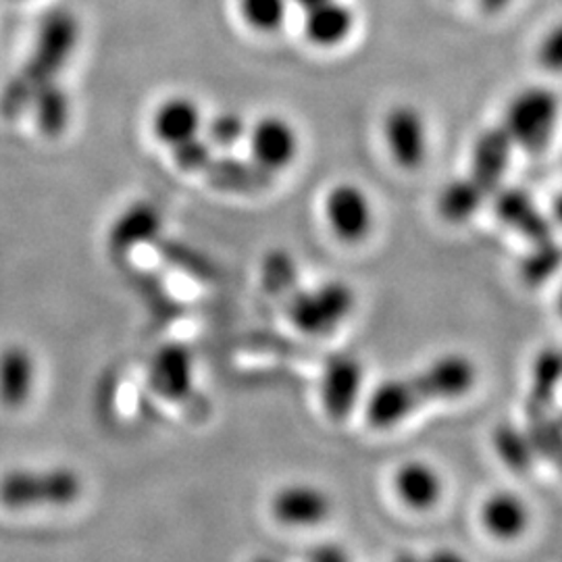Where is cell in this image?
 Segmentation results:
<instances>
[{
    "instance_id": "6da1fadb",
    "label": "cell",
    "mask_w": 562,
    "mask_h": 562,
    "mask_svg": "<svg viewBox=\"0 0 562 562\" xmlns=\"http://www.w3.org/2000/svg\"><path fill=\"white\" fill-rule=\"evenodd\" d=\"M477 367L464 355H443L408 378L380 383L367 402V423L390 429L408 419L425 402L454 401L473 390Z\"/></svg>"
},
{
    "instance_id": "7a4b0ae2",
    "label": "cell",
    "mask_w": 562,
    "mask_h": 562,
    "mask_svg": "<svg viewBox=\"0 0 562 562\" xmlns=\"http://www.w3.org/2000/svg\"><path fill=\"white\" fill-rule=\"evenodd\" d=\"M80 20L69 9H55L42 18L30 59L2 90V115L18 117L25 113L36 92L59 81L63 67L71 60L80 44Z\"/></svg>"
},
{
    "instance_id": "3957f363",
    "label": "cell",
    "mask_w": 562,
    "mask_h": 562,
    "mask_svg": "<svg viewBox=\"0 0 562 562\" xmlns=\"http://www.w3.org/2000/svg\"><path fill=\"white\" fill-rule=\"evenodd\" d=\"M81 494L83 480L71 467L13 469L0 477V504L9 510L69 506Z\"/></svg>"
},
{
    "instance_id": "277c9868",
    "label": "cell",
    "mask_w": 562,
    "mask_h": 562,
    "mask_svg": "<svg viewBox=\"0 0 562 562\" xmlns=\"http://www.w3.org/2000/svg\"><path fill=\"white\" fill-rule=\"evenodd\" d=\"M559 120V97L546 86H527L508 102L503 127L515 146L536 155L550 146Z\"/></svg>"
},
{
    "instance_id": "5b68a950",
    "label": "cell",
    "mask_w": 562,
    "mask_h": 562,
    "mask_svg": "<svg viewBox=\"0 0 562 562\" xmlns=\"http://www.w3.org/2000/svg\"><path fill=\"white\" fill-rule=\"evenodd\" d=\"M357 306V294L346 281H325L311 290H299L288 302V315L308 336H325L338 329Z\"/></svg>"
},
{
    "instance_id": "8992f818",
    "label": "cell",
    "mask_w": 562,
    "mask_h": 562,
    "mask_svg": "<svg viewBox=\"0 0 562 562\" xmlns=\"http://www.w3.org/2000/svg\"><path fill=\"white\" fill-rule=\"evenodd\" d=\"M325 220L338 240L359 244L367 240L373 229V202L359 183L341 181L325 196Z\"/></svg>"
},
{
    "instance_id": "52a82bcc",
    "label": "cell",
    "mask_w": 562,
    "mask_h": 562,
    "mask_svg": "<svg viewBox=\"0 0 562 562\" xmlns=\"http://www.w3.org/2000/svg\"><path fill=\"white\" fill-rule=\"evenodd\" d=\"M383 140L402 169H419L429 150V134L422 111L413 104L392 106L382 123Z\"/></svg>"
},
{
    "instance_id": "ba28073f",
    "label": "cell",
    "mask_w": 562,
    "mask_h": 562,
    "mask_svg": "<svg viewBox=\"0 0 562 562\" xmlns=\"http://www.w3.org/2000/svg\"><path fill=\"white\" fill-rule=\"evenodd\" d=\"M250 159L269 173H280L299 157V132L281 115H265L248 130Z\"/></svg>"
},
{
    "instance_id": "9c48e42d",
    "label": "cell",
    "mask_w": 562,
    "mask_h": 562,
    "mask_svg": "<svg viewBox=\"0 0 562 562\" xmlns=\"http://www.w3.org/2000/svg\"><path fill=\"white\" fill-rule=\"evenodd\" d=\"M364 369L361 361L352 355H336L331 357L322 378V402L325 413L340 422L352 413L361 398Z\"/></svg>"
},
{
    "instance_id": "30bf717a",
    "label": "cell",
    "mask_w": 562,
    "mask_h": 562,
    "mask_svg": "<svg viewBox=\"0 0 562 562\" xmlns=\"http://www.w3.org/2000/svg\"><path fill=\"white\" fill-rule=\"evenodd\" d=\"M273 517L292 527H315L322 525L334 510V503L327 492L311 483H292L281 487L271 503Z\"/></svg>"
},
{
    "instance_id": "8fae6325",
    "label": "cell",
    "mask_w": 562,
    "mask_h": 562,
    "mask_svg": "<svg viewBox=\"0 0 562 562\" xmlns=\"http://www.w3.org/2000/svg\"><path fill=\"white\" fill-rule=\"evenodd\" d=\"M38 362L23 344H9L0 350V404L9 411L25 406L34 394Z\"/></svg>"
},
{
    "instance_id": "7c38bea8",
    "label": "cell",
    "mask_w": 562,
    "mask_h": 562,
    "mask_svg": "<svg viewBox=\"0 0 562 562\" xmlns=\"http://www.w3.org/2000/svg\"><path fill=\"white\" fill-rule=\"evenodd\" d=\"M148 380L153 390L167 401H183L194 383V357L181 344H165L150 361Z\"/></svg>"
},
{
    "instance_id": "4fadbf2b",
    "label": "cell",
    "mask_w": 562,
    "mask_h": 562,
    "mask_svg": "<svg viewBox=\"0 0 562 562\" xmlns=\"http://www.w3.org/2000/svg\"><path fill=\"white\" fill-rule=\"evenodd\" d=\"M513 148H515V144L506 134L503 125L483 132L482 136L473 144L469 176L482 186L483 192L487 196L501 190L504 173L510 165Z\"/></svg>"
},
{
    "instance_id": "5bb4252c",
    "label": "cell",
    "mask_w": 562,
    "mask_h": 562,
    "mask_svg": "<svg viewBox=\"0 0 562 562\" xmlns=\"http://www.w3.org/2000/svg\"><path fill=\"white\" fill-rule=\"evenodd\" d=\"M202 130L204 117L199 102L183 94L165 99L153 115V132L157 140L171 148L201 136Z\"/></svg>"
},
{
    "instance_id": "9a60e30c",
    "label": "cell",
    "mask_w": 562,
    "mask_h": 562,
    "mask_svg": "<svg viewBox=\"0 0 562 562\" xmlns=\"http://www.w3.org/2000/svg\"><path fill=\"white\" fill-rule=\"evenodd\" d=\"M357 25L355 11L341 0H327L304 11V38L317 48H336L350 38Z\"/></svg>"
},
{
    "instance_id": "2e32d148",
    "label": "cell",
    "mask_w": 562,
    "mask_h": 562,
    "mask_svg": "<svg viewBox=\"0 0 562 562\" xmlns=\"http://www.w3.org/2000/svg\"><path fill=\"white\" fill-rule=\"evenodd\" d=\"M162 213L157 204L138 201L130 204L109 229V244L117 252L157 240L161 236Z\"/></svg>"
},
{
    "instance_id": "e0dca14e",
    "label": "cell",
    "mask_w": 562,
    "mask_h": 562,
    "mask_svg": "<svg viewBox=\"0 0 562 562\" xmlns=\"http://www.w3.org/2000/svg\"><path fill=\"white\" fill-rule=\"evenodd\" d=\"M496 194V215L501 217V222L517 229L531 244L552 240V225L536 209L527 192L517 188H501Z\"/></svg>"
},
{
    "instance_id": "ac0fdd59",
    "label": "cell",
    "mask_w": 562,
    "mask_h": 562,
    "mask_svg": "<svg viewBox=\"0 0 562 562\" xmlns=\"http://www.w3.org/2000/svg\"><path fill=\"white\" fill-rule=\"evenodd\" d=\"M206 180L211 181L217 190L236 192V194H252L271 186L273 173L265 171L261 165L252 159H238L232 155L213 157L209 167L202 171Z\"/></svg>"
},
{
    "instance_id": "d6986e66",
    "label": "cell",
    "mask_w": 562,
    "mask_h": 562,
    "mask_svg": "<svg viewBox=\"0 0 562 562\" xmlns=\"http://www.w3.org/2000/svg\"><path fill=\"white\" fill-rule=\"evenodd\" d=\"M482 522L496 540H517L527 531L531 513L517 494L496 492L483 503Z\"/></svg>"
},
{
    "instance_id": "ffe728a7",
    "label": "cell",
    "mask_w": 562,
    "mask_h": 562,
    "mask_svg": "<svg viewBox=\"0 0 562 562\" xmlns=\"http://www.w3.org/2000/svg\"><path fill=\"white\" fill-rule=\"evenodd\" d=\"M394 487L402 503L415 510H429L442 498L443 483L440 473L422 461L404 462L396 477Z\"/></svg>"
},
{
    "instance_id": "44dd1931",
    "label": "cell",
    "mask_w": 562,
    "mask_h": 562,
    "mask_svg": "<svg viewBox=\"0 0 562 562\" xmlns=\"http://www.w3.org/2000/svg\"><path fill=\"white\" fill-rule=\"evenodd\" d=\"M27 111L34 115L44 136H60L71 121V97L59 81L42 88L30 102Z\"/></svg>"
},
{
    "instance_id": "7402d4cb",
    "label": "cell",
    "mask_w": 562,
    "mask_h": 562,
    "mask_svg": "<svg viewBox=\"0 0 562 562\" xmlns=\"http://www.w3.org/2000/svg\"><path fill=\"white\" fill-rule=\"evenodd\" d=\"M485 199L487 194L482 186L467 176L443 186L438 196V211L448 223H464L482 209Z\"/></svg>"
},
{
    "instance_id": "603a6c76",
    "label": "cell",
    "mask_w": 562,
    "mask_h": 562,
    "mask_svg": "<svg viewBox=\"0 0 562 562\" xmlns=\"http://www.w3.org/2000/svg\"><path fill=\"white\" fill-rule=\"evenodd\" d=\"M562 383V350L546 348L533 362L531 369V394L529 408L536 417L543 415L546 406L557 396V390Z\"/></svg>"
},
{
    "instance_id": "cb8c5ba5",
    "label": "cell",
    "mask_w": 562,
    "mask_h": 562,
    "mask_svg": "<svg viewBox=\"0 0 562 562\" xmlns=\"http://www.w3.org/2000/svg\"><path fill=\"white\" fill-rule=\"evenodd\" d=\"M494 448L501 461L515 473H527L538 457L533 443L529 440V434H522L521 429L508 423H503L494 431Z\"/></svg>"
},
{
    "instance_id": "d4e9b609",
    "label": "cell",
    "mask_w": 562,
    "mask_h": 562,
    "mask_svg": "<svg viewBox=\"0 0 562 562\" xmlns=\"http://www.w3.org/2000/svg\"><path fill=\"white\" fill-rule=\"evenodd\" d=\"M290 4V0H238V13L250 30L273 34L288 20Z\"/></svg>"
},
{
    "instance_id": "484cf974",
    "label": "cell",
    "mask_w": 562,
    "mask_h": 562,
    "mask_svg": "<svg viewBox=\"0 0 562 562\" xmlns=\"http://www.w3.org/2000/svg\"><path fill=\"white\" fill-rule=\"evenodd\" d=\"M562 267V248L554 240L533 244L531 252L522 259L521 276L529 285H542Z\"/></svg>"
},
{
    "instance_id": "4316f807",
    "label": "cell",
    "mask_w": 562,
    "mask_h": 562,
    "mask_svg": "<svg viewBox=\"0 0 562 562\" xmlns=\"http://www.w3.org/2000/svg\"><path fill=\"white\" fill-rule=\"evenodd\" d=\"M250 125L236 111H222L213 115L211 120L204 121V138L213 148L232 150L240 142L248 138Z\"/></svg>"
},
{
    "instance_id": "83f0119b",
    "label": "cell",
    "mask_w": 562,
    "mask_h": 562,
    "mask_svg": "<svg viewBox=\"0 0 562 562\" xmlns=\"http://www.w3.org/2000/svg\"><path fill=\"white\" fill-rule=\"evenodd\" d=\"M213 150L215 148L209 144L206 138L196 136L192 140L183 142L180 146L171 148V157H173V162L183 171H188V173H202L209 167V162L213 161V157H215Z\"/></svg>"
},
{
    "instance_id": "f1b7e54d",
    "label": "cell",
    "mask_w": 562,
    "mask_h": 562,
    "mask_svg": "<svg viewBox=\"0 0 562 562\" xmlns=\"http://www.w3.org/2000/svg\"><path fill=\"white\" fill-rule=\"evenodd\" d=\"M262 281L267 290L280 294L290 288H294L296 281V267L290 255L285 252H271L262 265Z\"/></svg>"
},
{
    "instance_id": "f546056e",
    "label": "cell",
    "mask_w": 562,
    "mask_h": 562,
    "mask_svg": "<svg viewBox=\"0 0 562 562\" xmlns=\"http://www.w3.org/2000/svg\"><path fill=\"white\" fill-rule=\"evenodd\" d=\"M529 440L533 443L536 454L559 461L562 457V423L540 415L536 427L529 431Z\"/></svg>"
},
{
    "instance_id": "4dcf8cb0",
    "label": "cell",
    "mask_w": 562,
    "mask_h": 562,
    "mask_svg": "<svg viewBox=\"0 0 562 562\" xmlns=\"http://www.w3.org/2000/svg\"><path fill=\"white\" fill-rule=\"evenodd\" d=\"M538 60L550 74H562V21L543 34L538 46Z\"/></svg>"
},
{
    "instance_id": "1f68e13d",
    "label": "cell",
    "mask_w": 562,
    "mask_h": 562,
    "mask_svg": "<svg viewBox=\"0 0 562 562\" xmlns=\"http://www.w3.org/2000/svg\"><path fill=\"white\" fill-rule=\"evenodd\" d=\"M308 562H350V557L336 543H322L311 550Z\"/></svg>"
},
{
    "instance_id": "d6a6232c",
    "label": "cell",
    "mask_w": 562,
    "mask_h": 562,
    "mask_svg": "<svg viewBox=\"0 0 562 562\" xmlns=\"http://www.w3.org/2000/svg\"><path fill=\"white\" fill-rule=\"evenodd\" d=\"M396 562H469L467 559H462L459 552H452V550H438V552H431L427 559H419V557H413V554H402L396 559Z\"/></svg>"
},
{
    "instance_id": "836d02e7",
    "label": "cell",
    "mask_w": 562,
    "mask_h": 562,
    "mask_svg": "<svg viewBox=\"0 0 562 562\" xmlns=\"http://www.w3.org/2000/svg\"><path fill=\"white\" fill-rule=\"evenodd\" d=\"M477 2H480L482 11H485V13L498 15V13H503L504 9H506L513 0H477Z\"/></svg>"
},
{
    "instance_id": "e575fe53",
    "label": "cell",
    "mask_w": 562,
    "mask_h": 562,
    "mask_svg": "<svg viewBox=\"0 0 562 562\" xmlns=\"http://www.w3.org/2000/svg\"><path fill=\"white\" fill-rule=\"evenodd\" d=\"M290 2L296 4L302 11H308V9H313V7H319L323 2H327V0H290Z\"/></svg>"
},
{
    "instance_id": "d590c367",
    "label": "cell",
    "mask_w": 562,
    "mask_h": 562,
    "mask_svg": "<svg viewBox=\"0 0 562 562\" xmlns=\"http://www.w3.org/2000/svg\"><path fill=\"white\" fill-rule=\"evenodd\" d=\"M552 211H554V220L561 223L562 225V192L557 196V201H554V206H552Z\"/></svg>"
},
{
    "instance_id": "8d00e7d4",
    "label": "cell",
    "mask_w": 562,
    "mask_h": 562,
    "mask_svg": "<svg viewBox=\"0 0 562 562\" xmlns=\"http://www.w3.org/2000/svg\"><path fill=\"white\" fill-rule=\"evenodd\" d=\"M250 562H281L280 559H276V557H259V559H255V561Z\"/></svg>"
},
{
    "instance_id": "74e56055",
    "label": "cell",
    "mask_w": 562,
    "mask_h": 562,
    "mask_svg": "<svg viewBox=\"0 0 562 562\" xmlns=\"http://www.w3.org/2000/svg\"><path fill=\"white\" fill-rule=\"evenodd\" d=\"M559 308H561V315H562V285H561V292H559Z\"/></svg>"
},
{
    "instance_id": "f35d334b",
    "label": "cell",
    "mask_w": 562,
    "mask_h": 562,
    "mask_svg": "<svg viewBox=\"0 0 562 562\" xmlns=\"http://www.w3.org/2000/svg\"><path fill=\"white\" fill-rule=\"evenodd\" d=\"M557 462H559V467H561V473H562V457H561V459H559V461H557Z\"/></svg>"
}]
</instances>
